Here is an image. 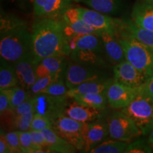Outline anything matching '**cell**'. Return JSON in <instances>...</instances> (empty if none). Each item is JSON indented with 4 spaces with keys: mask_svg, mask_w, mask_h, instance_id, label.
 Masks as SVG:
<instances>
[{
    "mask_svg": "<svg viewBox=\"0 0 153 153\" xmlns=\"http://www.w3.org/2000/svg\"><path fill=\"white\" fill-rule=\"evenodd\" d=\"M16 115H22L35 112V99L33 96H30L29 98L24 101L22 104L16 107L14 110Z\"/></svg>",
    "mask_w": 153,
    "mask_h": 153,
    "instance_id": "d590c367",
    "label": "cell"
},
{
    "mask_svg": "<svg viewBox=\"0 0 153 153\" xmlns=\"http://www.w3.org/2000/svg\"><path fill=\"white\" fill-rule=\"evenodd\" d=\"M108 126L111 139L128 143L142 135L135 122L121 111L111 115L108 120Z\"/></svg>",
    "mask_w": 153,
    "mask_h": 153,
    "instance_id": "52a82bcc",
    "label": "cell"
},
{
    "mask_svg": "<svg viewBox=\"0 0 153 153\" xmlns=\"http://www.w3.org/2000/svg\"><path fill=\"white\" fill-rule=\"evenodd\" d=\"M114 78L113 79L104 78V79H99L85 82L78 85L77 87L69 89L68 97L72 98L76 95L86 94H106Z\"/></svg>",
    "mask_w": 153,
    "mask_h": 153,
    "instance_id": "ffe728a7",
    "label": "cell"
},
{
    "mask_svg": "<svg viewBox=\"0 0 153 153\" xmlns=\"http://www.w3.org/2000/svg\"><path fill=\"white\" fill-rule=\"evenodd\" d=\"M142 90L153 98V75L150 76L142 86Z\"/></svg>",
    "mask_w": 153,
    "mask_h": 153,
    "instance_id": "ab89813d",
    "label": "cell"
},
{
    "mask_svg": "<svg viewBox=\"0 0 153 153\" xmlns=\"http://www.w3.org/2000/svg\"><path fill=\"white\" fill-rule=\"evenodd\" d=\"M0 152L11 153L10 148L6 139L5 133L2 131V129H1V134H0Z\"/></svg>",
    "mask_w": 153,
    "mask_h": 153,
    "instance_id": "f35d334b",
    "label": "cell"
},
{
    "mask_svg": "<svg viewBox=\"0 0 153 153\" xmlns=\"http://www.w3.org/2000/svg\"><path fill=\"white\" fill-rule=\"evenodd\" d=\"M31 51L38 63L49 56L70 55L62 17H44L34 23L31 31Z\"/></svg>",
    "mask_w": 153,
    "mask_h": 153,
    "instance_id": "6da1fadb",
    "label": "cell"
},
{
    "mask_svg": "<svg viewBox=\"0 0 153 153\" xmlns=\"http://www.w3.org/2000/svg\"><path fill=\"white\" fill-rule=\"evenodd\" d=\"M62 19L64 22L65 26L67 30L74 33L90 34L99 33V30L91 27L89 24L84 22L78 14L76 8L69 7L63 13Z\"/></svg>",
    "mask_w": 153,
    "mask_h": 153,
    "instance_id": "ac0fdd59",
    "label": "cell"
},
{
    "mask_svg": "<svg viewBox=\"0 0 153 153\" xmlns=\"http://www.w3.org/2000/svg\"><path fill=\"white\" fill-rule=\"evenodd\" d=\"M105 76L104 72L97 66L75 62L66 67L64 79L67 87L70 89L85 82L107 78Z\"/></svg>",
    "mask_w": 153,
    "mask_h": 153,
    "instance_id": "ba28073f",
    "label": "cell"
},
{
    "mask_svg": "<svg viewBox=\"0 0 153 153\" xmlns=\"http://www.w3.org/2000/svg\"><path fill=\"white\" fill-rule=\"evenodd\" d=\"M11 108L10 99L6 89L0 90V114L7 111Z\"/></svg>",
    "mask_w": 153,
    "mask_h": 153,
    "instance_id": "74e56055",
    "label": "cell"
},
{
    "mask_svg": "<svg viewBox=\"0 0 153 153\" xmlns=\"http://www.w3.org/2000/svg\"><path fill=\"white\" fill-rule=\"evenodd\" d=\"M146 1H149V2L153 3V0H146Z\"/></svg>",
    "mask_w": 153,
    "mask_h": 153,
    "instance_id": "7bdbcfd3",
    "label": "cell"
},
{
    "mask_svg": "<svg viewBox=\"0 0 153 153\" xmlns=\"http://www.w3.org/2000/svg\"><path fill=\"white\" fill-rule=\"evenodd\" d=\"M71 0H33L34 15L38 18H60L70 7Z\"/></svg>",
    "mask_w": 153,
    "mask_h": 153,
    "instance_id": "9a60e30c",
    "label": "cell"
},
{
    "mask_svg": "<svg viewBox=\"0 0 153 153\" xmlns=\"http://www.w3.org/2000/svg\"><path fill=\"white\" fill-rule=\"evenodd\" d=\"M33 143L36 146L40 147L46 151V152H49L48 147L49 145L45 138L43 133L40 131H34V130H30L29 131Z\"/></svg>",
    "mask_w": 153,
    "mask_h": 153,
    "instance_id": "8d00e7d4",
    "label": "cell"
},
{
    "mask_svg": "<svg viewBox=\"0 0 153 153\" xmlns=\"http://www.w3.org/2000/svg\"><path fill=\"white\" fill-rule=\"evenodd\" d=\"M65 55H53L42 59L40 63L48 70L51 74L64 76L65 72Z\"/></svg>",
    "mask_w": 153,
    "mask_h": 153,
    "instance_id": "484cf974",
    "label": "cell"
},
{
    "mask_svg": "<svg viewBox=\"0 0 153 153\" xmlns=\"http://www.w3.org/2000/svg\"><path fill=\"white\" fill-rule=\"evenodd\" d=\"M76 10L80 18L96 30L99 31L106 30L116 34L118 36L121 26V20L114 19L109 15L104 14L94 9L76 7Z\"/></svg>",
    "mask_w": 153,
    "mask_h": 153,
    "instance_id": "9c48e42d",
    "label": "cell"
},
{
    "mask_svg": "<svg viewBox=\"0 0 153 153\" xmlns=\"http://www.w3.org/2000/svg\"><path fill=\"white\" fill-rule=\"evenodd\" d=\"M8 92L9 99H10L11 108L14 110L17 106L22 104L24 101L29 98L30 97L29 91L25 89L21 86H16V87L6 89Z\"/></svg>",
    "mask_w": 153,
    "mask_h": 153,
    "instance_id": "83f0119b",
    "label": "cell"
},
{
    "mask_svg": "<svg viewBox=\"0 0 153 153\" xmlns=\"http://www.w3.org/2000/svg\"><path fill=\"white\" fill-rule=\"evenodd\" d=\"M35 99V113L44 115L50 119L62 112V107L69 97L65 98H56L45 94L33 96Z\"/></svg>",
    "mask_w": 153,
    "mask_h": 153,
    "instance_id": "2e32d148",
    "label": "cell"
},
{
    "mask_svg": "<svg viewBox=\"0 0 153 153\" xmlns=\"http://www.w3.org/2000/svg\"><path fill=\"white\" fill-rule=\"evenodd\" d=\"M5 136L11 153H22L18 131H9L5 133Z\"/></svg>",
    "mask_w": 153,
    "mask_h": 153,
    "instance_id": "e575fe53",
    "label": "cell"
},
{
    "mask_svg": "<svg viewBox=\"0 0 153 153\" xmlns=\"http://www.w3.org/2000/svg\"><path fill=\"white\" fill-rule=\"evenodd\" d=\"M20 139L21 148L22 153H37V152H46L44 149L36 146L32 141L31 135L29 131H18Z\"/></svg>",
    "mask_w": 153,
    "mask_h": 153,
    "instance_id": "f546056e",
    "label": "cell"
},
{
    "mask_svg": "<svg viewBox=\"0 0 153 153\" xmlns=\"http://www.w3.org/2000/svg\"><path fill=\"white\" fill-rule=\"evenodd\" d=\"M153 150L149 144L148 139L139 138L133 142L128 143L126 149V153H150Z\"/></svg>",
    "mask_w": 153,
    "mask_h": 153,
    "instance_id": "1f68e13d",
    "label": "cell"
},
{
    "mask_svg": "<svg viewBox=\"0 0 153 153\" xmlns=\"http://www.w3.org/2000/svg\"><path fill=\"white\" fill-rule=\"evenodd\" d=\"M37 64L31 51L13 63L18 77L19 85L28 91L37 79L36 74Z\"/></svg>",
    "mask_w": 153,
    "mask_h": 153,
    "instance_id": "4fadbf2b",
    "label": "cell"
},
{
    "mask_svg": "<svg viewBox=\"0 0 153 153\" xmlns=\"http://www.w3.org/2000/svg\"><path fill=\"white\" fill-rule=\"evenodd\" d=\"M148 140L149 144H150L151 148H152V150H153V128L152 129V131H150V133H149Z\"/></svg>",
    "mask_w": 153,
    "mask_h": 153,
    "instance_id": "60d3db41",
    "label": "cell"
},
{
    "mask_svg": "<svg viewBox=\"0 0 153 153\" xmlns=\"http://www.w3.org/2000/svg\"><path fill=\"white\" fill-rule=\"evenodd\" d=\"M51 120L53 130L59 135L75 147L76 150H83L87 123L74 120L62 114L56 115Z\"/></svg>",
    "mask_w": 153,
    "mask_h": 153,
    "instance_id": "8992f818",
    "label": "cell"
},
{
    "mask_svg": "<svg viewBox=\"0 0 153 153\" xmlns=\"http://www.w3.org/2000/svg\"><path fill=\"white\" fill-rule=\"evenodd\" d=\"M132 22L140 27L153 30V3H137L132 11Z\"/></svg>",
    "mask_w": 153,
    "mask_h": 153,
    "instance_id": "d6986e66",
    "label": "cell"
},
{
    "mask_svg": "<svg viewBox=\"0 0 153 153\" xmlns=\"http://www.w3.org/2000/svg\"><path fill=\"white\" fill-rule=\"evenodd\" d=\"M34 114H35V112L22 115L16 114V117L14 119V130L20 131H29Z\"/></svg>",
    "mask_w": 153,
    "mask_h": 153,
    "instance_id": "d6a6232c",
    "label": "cell"
},
{
    "mask_svg": "<svg viewBox=\"0 0 153 153\" xmlns=\"http://www.w3.org/2000/svg\"><path fill=\"white\" fill-rule=\"evenodd\" d=\"M80 104L99 109H105L108 104L106 94H86L72 97Z\"/></svg>",
    "mask_w": 153,
    "mask_h": 153,
    "instance_id": "d4e9b609",
    "label": "cell"
},
{
    "mask_svg": "<svg viewBox=\"0 0 153 153\" xmlns=\"http://www.w3.org/2000/svg\"><path fill=\"white\" fill-rule=\"evenodd\" d=\"M11 1H15V0H11Z\"/></svg>",
    "mask_w": 153,
    "mask_h": 153,
    "instance_id": "ee69618b",
    "label": "cell"
},
{
    "mask_svg": "<svg viewBox=\"0 0 153 153\" xmlns=\"http://www.w3.org/2000/svg\"><path fill=\"white\" fill-rule=\"evenodd\" d=\"M51 128H53V123L48 117L38 114V113H35L33 120H32L30 130L43 131V130Z\"/></svg>",
    "mask_w": 153,
    "mask_h": 153,
    "instance_id": "836d02e7",
    "label": "cell"
},
{
    "mask_svg": "<svg viewBox=\"0 0 153 153\" xmlns=\"http://www.w3.org/2000/svg\"><path fill=\"white\" fill-rule=\"evenodd\" d=\"M105 55L113 64L116 65L126 60L125 53L116 34L106 30L99 31Z\"/></svg>",
    "mask_w": 153,
    "mask_h": 153,
    "instance_id": "e0dca14e",
    "label": "cell"
},
{
    "mask_svg": "<svg viewBox=\"0 0 153 153\" xmlns=\"http://www.w3.org/2000/svg\"><path fill=\"white\" fill-rule=\"evenodd\" d=\"M71 1H77V2H79V1H83L84 0H71Z\"/></svg>",
    "mask_w": 153,
    "mask_h": 153,
    "instance_id": "b9f144b4",
    "label": "cell"
},
{
    "mask_svg": "<svg viewBox=\"0 0 153 153\" xmlns=\"http://www.w3.org/2000/svg\"><path fill=\"white\" fill-rule=\"evenodd\" d=\"M118 38L123 48L126 60L148 77L152 76L153 50L126 32L121 26Z\"/></svg>",
    "mask_w": 153,
    "mask_h": 153,
    "instance_id": "277c9868",
    "label": "cell"
},
{
    "mask_svg": "<svg viewBox=\"0 0 153 153\" xmlns=\"http://www.w3.org/2000/svg\"><path fill=\"white\" fill-rule=\"evenodd\" d=\"M135 122L142 135H148L153 128V98L142 90L131 104L120 109Z\"/></svg>",
    "mask_w": 153,
    "mask_h": 153,
    "instance_id": "5b68a950",
    "label": "cell"
},
{
    "mask_svg": "<svg viewBox=\"0 0 153 153\" xmlns=\"http://www.w3.org/2000/svg\"><path fill=\"white\" fill-rule=\"evenodd\" d=\"M121 28L137 41L153 50V30L137 26L131 21H123Z\"/></svg>",
    "mask_w": 153,
    "mask_h": 153,
    "instance_id": "7402d4cb",
    "label": "cell"
},
{
    "mask_svg": "<svg viewBox=\"0 0 153 153\" xmlns=\"http://www.w3.org/2000/svg\"><path fill=\"white\" fill-rule=\"evenodd\" d=\"M42 132L49 145V152L73 153L76 152L75 147L59 135L53 128L45 129Z\"/></svg>",
    "mask_w": 153,
    "mask_h": 153,
    "instance_id": "44dd1931",
    "label": "cell"
},
{
    "mask_svg": "<svg viewBox=\"0 0 153 153\" xmlns=\"http://www.w3.org/2000/svg\"><path fill=\"white\" fill-rule=\"evenodd\" d=\"M70 56L74 62L101 66L104 65V48L99 33L78 34L65 30Z\"/></svg>",
    "mask_w": 153,
    "mask_h": 153,
    "instance_id": "7a4b0ae2",
    "label": "cell"
},
{
    "mask_svg": "<svg viewBox=\"0 0 153 153\" xmlns=\"http://www.w3.org/2000/svg\"><path fill=\"white\" fill-rule=\"evenodd\" d=\"M128 143L118 140L111 139L109 140H104L94 148L89 153H122L126 152Z\"/></svg>",
    "mask_w": 153,
    "mask_h": 153,
    "instance_id": "4316f807",
    "label": "cell"
},
{
    "mask_svg": "<svg viewBox=\"0 0 153 153\" xmlns=\"http://www.w3.org/2000/svg\"><path fill=\"white\" fill-rule=\"evenodd\" d=\"M94 10L106 15L117 14L121 10L123 0H84Z\"/></svg>",
    "mask_w": 153,
    "mask_h": 153,
    "instance_id": "603a6c76",
    "label": "cell"
},
{
    "mask_svg": "<svg viewBox=\"0 0 153 153\" xmlns=\"http://www.w3.org/2000/svg\"><path fill=\"white\" fill-rule=\"evenodd\" d=\"M108 135V122L99 119L87 123L85 132V145L82 152L89 153L93 148L104 142Z\"/></svg>",
    "mask_w": 153,
    "mask_h": 153,
    "instance_id": "5bb4252c",
    "label": "cell"
},
{
    "mask_svg": "<svg viewBox=\"0 0 153 153\" xmlns=\"http://www.w3.org/2000/svg\"><path fill=\"white\" fill-rule=\"evenodd\" d=\"M68 90L69 89L67 87L63 77H62L53 82L41 94H45L56 98H65L68 97Z\"/></svg>",
    "mask_w": 153,
    "mask_h": 153,
    "instance_id": "f1b7e54d",
    "label": "cell"
},
{
    "mask_svg": "<svg viewBox=\"0 0 153 153\" xmlns=\"http://www.w3.org/2000/svg\"><path fill=\"white\" fill-rule=\"evenodd\" d=\"M148 76L133 66L128 60H123L114 67V80L131 87H141Z\"/></svg>",
    "mask_w": 153,
    "mask_h": 153,
    "instance_id": "7c38bea8",
    "label": "cell"
},
{
    "mask_svg": "<svg viewBox=\"0 0 153 153\" xmlns=\"http://www.w3.org/2000/svg\"><path fill=\"white\" fill-rule=\"evenodd\" d=\"M19 85L14 65L1 57L0 66V90L8 89Z\"/></svg>",
    "mask_w": 153,
    "mask_h": 153,
    "instance_id": "cb8c5ba5",
    "label": "cell"
},
{
    "mask_svg": "<svg viewBox=\"0 0 153 153\" xmlns=\"http://www.w3.org/2000/svg\"><path fill=\"white\" fill-rule=\"evenodd\" d=\"M141 87H128L113 80L106 92L108 105L114 109L125 108L137 97Z\"/></svg>",
    "mask_w": 153,
    "mask_h": 153,
    "instance_id": "30bf717a",
    "label": "cell"
},
{
    "mask_svg": "<svg viewBox=\"0 0 153 153\" xmlns=\"http://www.w3.org/2000/svg\"><path fill=\"white\" fill-rule=\"evenodd\" d=\"M62 77H63V76L51 74V75L43 76V77L38 78L35 83L33 84V86L30 89V94L31 96H36L39 94L44 89H46L50 85H51L53 82H55V80L59 79V78Z\"/></svg>",
    "mask_w": 153,
    "mask_h": 153,
    "instance_id": "4dcf8cb0",
    "label": "cell"
},
{
    "mask_svg": "<svg viewBox=\"0 0 153 153\" xmlns=\"http://www.w3.org/2000/svg\"><path fill=\"white\" fill-rule=\"evenodd\" d=\"M104 110L86 106L69 97L62 107L61 114L82 123H90L101 119Z\"/></svg>",
    "mask_w": 153,
    "mask_h": 153,
    "instance_id": "8fae6325",
    "label": "cell"
},
{
    "mask_svg": "<svg viewBox=\"0 0 153 153\" xmlns=\"http://www.w3.org/2000/svg\"><path fill=\"white\" fill-rule=\"evenodd\" d=\"M31 51V32L26 23L1 31L0 55L7 62L14 63Z\"/></svg>",
    "mask_w": 153,
    "mask_h": 153,
    "instance_id": "3957f363",
    "label": "cell"
}]
</instances>
